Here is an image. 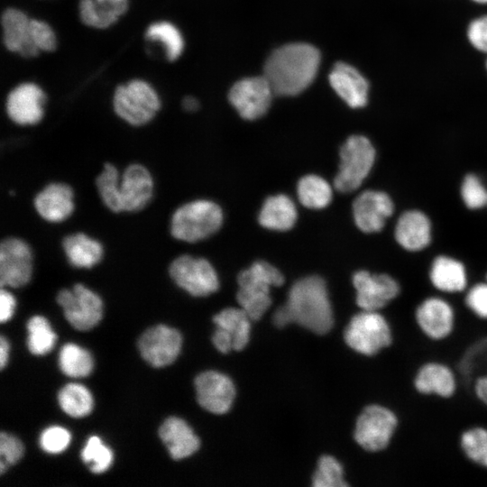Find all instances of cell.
<instances>
[{
    "instance_id": "obj_31",
    "label": "cell",
    "mask_w": 487,
    "mask_h": 487,
    "mask_svg": "<svg viewBox=\"0 0 487 487\" xmlns=\"http://www.w3.org/2000/svg\"><path fill=\"white\" fill-rule=\"evenodd\" d=\"M297 193L300 203L312 209L326 207L333 197L329 183L322 177L313 174L306 175L299 179Z\"/></svg>"
},
{
    "instance_id": "obj_52",
    "label": "cell",
    "mask_w": 487,
    "mask_h": 487,
    "mask_svg": "<svg viewBox=\"0 0 487 487\" xmlns=\"http://www.w3.org/2000/svg\"><path fill=\"white\" fill-rule=\"evenodd\" d=\"M484 372L487 373V364H486Z\"/></svg>"
},
{
    "instance_id": "obj_6",
    "label": "cell",
    "mask_w": 487,
    "mask_h": 487,
    "mask_svg": "<svg viewBox=\"0 0 487 487\" xmlns=\"http://www.w3.org/2000/svg\"><path fill=\"white\" fill-rule=\"evenodd\" d=\"M400 427V418L392 409L370 404L359 414L354 437L365 451L381 452L389 447Z\"/></svg>"
},
{
    "instance_id": "obj_37",
    "label": "cell",
    "mask_w": 487,
    "mask_h": 487,
    "mask_svg": "<svg viewBox=\"0 0 487 487\" xmlns=\"http://www.w3.org/2000/svg\"><path fill=\"white\" fill-rule=\"evenodd\" d=\"M119 180L118 170L110 162L104 164L102 171L96 178V187L103 204L114 213L122 212Z\"/></svg>"
},
{
    "instance_id": "obj_22",
    "label": "cell",
    "mask_w": 487,
    "mask_h": 487,
    "mask_svg": "<svg viewBox=\"0 0 487 487\" xmlns=\"http://www.w3.org/2000/svg\"><path fill=\"white\" fill-rule=\"evenodd\" d=\"M33 207L43 220L50 223L62 222L74 211L73 189L66 183H49L35 195Z\"/></svg>"
},
{
    "instance_id": "obj_49",
    "label": "cell",
    "mask_w": 487,
    "mask_h": 487,
    "mask_svg": "<svg viewBox=\"0 0 487 487\" xmlns=\"http://www.w3.org/2000/svg\"><path fill=\"white\" fill-rule=\"evenodd\" d=\"M9 343L4 335L0 337V367L4 369L8 361Z\"/></svg>"
},
{
    "instance_id": "obj_20",
    "label": "cell",
    "mask_w": 487,
    "mask_h": 487,
    "mask_svg": "<svg viewBox=\"0 0 487 487\" xmlns=\"http://www.w3.org/2000/svg\"><path fill=\"white\" fill-rule=\"evenodd\" d=\"M393 210L394 205L391 197L378 190H365L359 194L353 203L355 225L364 233L381 231Z\"/></svg>"
},
{
    "instance_id": "obj_17",
    "label": "cell",
    "mask_w": 487,
    "mask_h": 487,
    "mask_svg": "<svg viewBox=\"0 0 487 487\" xmlns=\"http://www.w3.org/2000/svg\"><path fill=\"white\" fill-rule=\"evenodd\" d=\"M251 320L242 308H226L215 315L212 342L216 348L223 354L244 349L249 341Z\"/></svg>"
},
{
    "instance_id": "obj_15",
    "label": "cell",
    "mask_w": 487,
    "mask_h": 487,
    "mask_svg": "<svg viewBox=\"0 0 487 487\" xmlns=\"http://www.w3.org/2000/svg\"><path fill=\"white\" fill-rule=\"evenodd\" d=\"M459 383L455 369L436 360L426 361L418 365L412 377V387L418 394L443 400L453 398Z\"/></svg>"
},
{
    "instance_id": "obj_40",
    "label": "cell",
    "mask_w": 487,
    "mask_h": 487,
    "mask_svg": "<svg viewBox=\"0 0 487 487\" xmlns=\"http://www.w3.org/2000/svg\"><path fill=\"white\" fill-rule=\"evenodd\" d=\"M343 467L334 457L324 455L318 460L317 469L313 476L315 487H345L348 484L343 477Z\"/></svg>"
},
{
    "instance_id": "obj_33",
    "label": "cell",
    "mask_w": 487,
    "mask_h": 487,
    "mask_svg": "<svg viewBox=\"0 0 487 487\" xmlns=\"http://www.w3.org/2000/svg\"><path fill=\"white\" fill-rule=\"evenodd\" d=\"M483 363L487 364V335L472 342L459 358L455 371L460 382L463 381L464 383L471 386Z\"/></svg>"
},
{
    "instance_id": "obj_12",
    "label": "cell",
    "mask_w": 487,
    "mask_h": 487,
    "mask_svg": "<svg viewBox=\"0 0 487 487\" xmlns=\"http://www.w3.org/2000/svg\"><path fill=\"white\" fill-rule=\"evenodd\" d=\"M32 273V253L29 244L19 237L10 236L0 244V285L20 288L26 285Z\"/></svg>"
},
{
    "instance_id": "obj_4",
    "label": "cell",
    "mask_w": 487,
    "mask_h": 487,
    "mask_svg": "<svg viewBox=\"0 0 487 487\" xmlns=\"http://www.w3.org/2000/svg\"><path fill=\"white\" fill-rule=\"evenodd\" d=\"M221 207L207 199H197L179 207L170 218V232L177 240L196 243L215 234L222 225Z\"/></svg>"
},
{
    "instance_id": "obj_10",
    "label": "cell",
    "mask_w": 487,
    "mask_h": 487,
    "mask_svg": "<svg viewBox=\"0 0 487 487\" xmlns=\"http://www.w3.org/2000/svg\"><path fill=\"white\" fill-rule=\"evenodd\" d=\"M57 302L62 308L66 319L78 330H89L102 318L101 298L83 284L77 283L71 289L59 291Z\"/></svg>"
},
{
    "instance_id": "obj_26",
    "label": "cell",
    "mask_w": 487,
    "mask_h": 487,
    "mask_svg": "<svg viewBox=\"0 0 487 487\" xmlns=\"http://www.w3.org/2000/svg\"><path fill=\"white\" fill-rule=\"evenodd\" d=\"M159 435L174 460H181L193 455L200 446L198 437L181 418H168L161 426Z\"/></svg>"
},
{
    "instance_id": "obj_35",
    "label": "cell",
    "mask_w": 487,
    "mask_h": 487,
    "mask_svg": "<svg viewBox=\"0 0 487 487\" xmlns=\"http://www.w3.org/2000/svg\"><path fill=\"white\" fill-rule=\"evenodd\" d=\"M59 364L64 374L73 378L86 377L93 370L91 354L75 344H67L62 346L59 355Z\"/></svg>"
},
{
    "instance_id": "obj_50",
    "label": "cell",
    "mask_w": 487,
    "mask_h": 487,
    "mask_svg": "<svg viewBox=\"0 0 487 487\" xmlns=\"http://www.w3.org/2000/svg\"><path fill=\"white\" fill-rule=\"evenodd\" d=\"M182 107L187 112H196L199 107V103L193 96H185L182 100Z\"/></svg>"
},
{
    "instance_id": "obj_28",
    "label": "cell",
    "mask_w": 487,
    "mask_h": 487,
    "mask_svg": "<svg viewBox=\"0 0 487 487\" xmlns=\"http://www.w3.org/2000/svg\"><path fill=\"white\" fill-rule=\"evenodd\" d=\"M429 280L439 291L457 293L467 287V274L464 264L448 256H438L432 262Z\"/></svg>"
},
{
    "instance_id": "obj_13",
    "label": "cell",
    "mask_w": 487,
    "mask_h": 487,
    "mask_svg": "<svg viewBox=\"0 0 487 487\" xmlns=\"http://www.w3.org/2000/svg\"><path fill=\"white\" fill-rule=\"evenodd\" d=\"M273 95L270 83L262 75L237 81L231 87L228 99L244 119L255 120L266 114Z\"/></svg>"
},
{
    "instance_id": "obj_18",
    "label": "cell",
    "mask_w": 487,
    "mask_h": 487,
    "mask_svg": "<svg viewBox=\"0 0 487 487\" xmlns=\"http://www.w3.org/2000/svg\"><path fill=\"white\" fill-rule=\"evenodd\" d=\"M154 182L151 172L140 163H132L119 180L122 212H137L144 208L153 195Z\"/></svg>"
},
{
    "instance_id": "obj_43",
    "label": "cell",
    "mask_w": 487,
    "mask_h": 487,
    "mask_svg": "<svg viewBox=\"0 0 487 487\" xmlns=\"http://www.w3.org/2000/svg\"><path fill=\"white\" fill-rule=\"evenodd\" d=\"M464 304L476 317L487 320V282L471 287L465 294Z\"/></svg>"
},
{
    "instance_id": "obj_46",
    "label": "cell",
    "mask_w": 487,
    "mask_h": 487,
    "mask_svg": "<svg viewBox=\"0 0 487 487\" xmlns=\"http://www.w3.org/2000/svg\"><path fill=\"white\" fill-rule=\"evenodd\" d=\"M23 443L15 436L2 432L0 435V455L6 464H16L23 455Z\"/></svg>"
},
{
    "instance_id": "obj_36",
    "label": "cell",
    "mask_w": 487,
    "mask_h": 487,
    "mask_svg": "<svg viewBox=\"0 0 487 487\" xmlns=\"http://www.w3.org/2000/svg\"><path fill=\"white\" fill-rule=\"evenodd\" d=\"M27 345L32 354L43 355L52 350L57 336L44 317H31L27 323Z\"/></svg>"
},
{
    "instance_id": "obj_42",
    "label": "cell",
    "mask_w": 487,
    "mask_h": 487,
    "mask_svg": "<svg viewBox=\"0 0 487 487\" xmlns=\"http://www.w3.org/2000/svg\"><path fill=\"white\" fill-rule=\"evenodd\" d=\"M70 438V434L66 428L52 426L41 434L40 446L47 453L59 454L68 447Z\"/></svg>"
},
{
    "instance_id": "obj_23",
    "label": "cell",
    "mask_w": 487,
    "mask_h": 487,
    "mask_svg": "<svg viewBox=\"0 0 487 487\" xmlns=\"http://www.w3.org/2000/svg\"><path fill=\"white\" fill-rule=\"evenodd\" d=\"M328 78L331 87L350 107L362 108L366 106L369 82L354 67L336 62Z\"/></svg>"
},
{
    "instance_id": "obj_34",
    "label": "cell",
    "mask_w": 487,
    "mask_h": 487,
    "mask_svg": "<svg viewBox=\"0 0 487 487\" xmlns=\"http://www.w3.org/2000/svg\"><path fill=\"white\" fill-rule=\"evenodd\" d=\"M61 409L73 418H82L93 409V397L90 391L78 383L65 385L58 395Z\"/></svg>"
},
{
    "instance_id": "obj_19",
    "label": "cell",
    "mask_w": 487,
    "mask_h": 487,
    "mask_svg": "<svg viewBox=\"0 0 487 487\" xmlns=\"http://www.w3.org/2000/svg\"><path fill=\"white\" fill-rule=\"evenodd\" d=\"M197 400L199 405L215 414L227 412L235 396L233 381L226 375L207 371L195 379Z\"/></svg>"
},
{
    "instance_id": "obj_24",
    "label": "cell",
    "mask_w": 487,
    "mask_h": 487,
    "mask_svg": "<svg viewBox=\"0 0 487 487\" xmlns=\"http://www.w3.org/2000/svg\"><path fill=\"white\" fill-rule=\"evenodd\" d=\"M3 42L10 51H16L24 58L35 57L39 48L30 34V19L22 11L6 8L1 16Z\"/></svg>"
},
{
    "instance_id": "obj_25",
    "label": "cell",
    "mask_w": 487,
    "mask_h": 487,
    "mask_svg": "<svg viewBox=\"0 0 487 487\" xmlns=\"http://www.w3.org/2000/svg\"><path fill=\"white\" fill-rule=\"evenodd\" d=\"M394 236L402 248L410 252L420 251L431 241L430 220L421 211H406L398 219Z\"/></svg>"
},
{
    "instance_id": "obj_38",
    "label": "cell",
    "mask_w": 487,
    "mask_h": 487,
    "mask_svg": "<svg viewBox=\"0 0 487 487\" xmlns=\"http://www.w3.org/2000/svg\"><path fill=\"white\" fill-rule=\"evenodd\" d=\"M145 38L160 41L165 49L170 61L177 60L183 50V39L179 30L170 23L162 21L150 24L145 32Z\"/></svg>"
},
{
    "instance_id": "obj_11",
    "label": "cell",
    "mask_w": 487,
    "mask_h": 487,
    "mask_svg": "<svg viewBox=\"0 0 487 487\" xmlns=\"http://www.w3.org/2000/svg\"><path fill=\"white\" fill-rule=\"evenodd\" d=\"M414 322L420 333L432 342L448 339L455 332L456 316L453 306L440 297H428L415 308Z\"/></svg>"
},
{
    "instance_id": "obj_1",
    "label": "cell",
    "mask_w": 487,
    "mask_h": 487,
    "mask_svg": "<svg viewBox=\"0 0 487 487\" xmlns=\"http://www.w3.org/2000/svg\"><path fill=\"white\" fill-rule=\"evenodd\" d=\"M292 322L319 335L332 328V308L321 277L308 276L297 280L289 291L287 302L275 311L273 323L278 327Z\"/></svg>"
},
{
    "instance_id": "obj_53",
    "label": "cell",
    "mask_w": 487,
    "mask_h": 487,
    "mask_svg": "<svg viewBox=\"0 0 487 487\" xmlns=\"http://www.w3.org/2000/svg\"><path fill=\"white\" fill-rule=\"evenodd\" d=\"M486 69H487V60H486Z\"/></svg>"
},
{
    "instance_id": "obj_21",
    "label": "cell",
    "mask_w": 487,
    "mask_h": 487,
    "mask_svg": "<svg viewBox=\"0 0 487 487\" xmlns=\"http://www.w3.org/2000/svg\"><path fill=\"white\" fill-rule=\"evenodd\" d=\"M45 95L33 83H23L12 89L6 97L8 117L19 125H33L43 116Z\"/></svg>"
},
{
    "instance_id": "obj_16",
    "label": "cell",
    "mask_w": 487,
    "mask_h": 487,
    "mask_svg": "<svg viewBox=\"0 0 487 487\" xmlns=\"http://www.w3.org/2000/svg\"><path fill=\"white\" fill-rule=\"evenodd\" d=\"M182 345L179 332L165 325L148 328L139 338L142 357L152 366L163 367L178 357Z\"/></svg>"
},
{
    "instance_id": "obj_32",
    "label": "cell",
    "mask_w": 487,
    "mask_h": 487,
    "mask_svg": "<svg viewBox=\"0 0 487 487\" xmlns=\"http://www.w3.org/2000/svg\"><path fill=\"white\" fill-rule=\"evenodd\" d=\"M458 445L464 456L470 463L487 470V427L481 425L464 429Z\"/></svg>"
},
{
    "instance_id": "obj_7",
    "label": "cell",
    "mask_w": 487,
    "mask_h": 487,
    "mask_svg": "<svg viewBox=\"0 0 487 487\" xmlns=\"http://www.w3.org/2000/svg\"><path fill=\"white\" fill-rule=\"evenodd\" d=\"M375 149L363 135H352L340 149V166L334 185L343 193L357 189L369 175L375 161Z\"/></svg>"
},
{
    "instance_id": "obj_51",
    "label": "cell",
    "mask_w": 487,
    "mask_h": 487,
    "mask_svg": "<svg viewBox=\"0 0 487 487\" xmlns=\"http://www.w3.org/2000/svg\"><path fill=\"white\" fill-rule=\"evenodd\" d=\"M471 1L479 5H487V0H471Z\"/></svg>"
},
{
    "instance_id": "obj_54",
    "label": "cell",
    "mask_w": 487,
    "mask_h": 487,
    "mask_svg": "<svg viewBox=\"0 0 487 487\" xmlns=\"http://www.w3.org/2000/svg\"><path fill=\"white\" fill-rule=\"evenodd\" d=\"M486 282H487V274H486Z\"/></svg>"
},
{
    "instance_id": "obj_39",
    "label": "cell",
    "mask_w": 487,
    "mask_h": 487,
    "mask_svg": "<svg viewBox=\"0 0 487 487\" xmlns=\"http://www.w3.org/2000/svg\"><path fill=\"white\" fill-rule=\"evenodd\" d=\"M81 458L92 473H102L111 466L114 455L98 436H92L82 449Z\"/></svg>"
},
{
    "instance_id": "obj_5",
    "label": "cell",
    "mask_w": 487,
    "mask_h": 487,
    "mask_svg": "<svg viewBox=\"0 0 487 487\" xmlns=\"http://www.w3.org/2000/svg\"><path fill=\"white\" fill-rule=\"evenodd\" d=\"M345 341L355 352L372 356L391 346L394 335L390 322L379 311L362 310L354 315L344 334Z\"/></svg>"
},
{
    "instance_id": "obj_55",
    "label": "cell",
    "mask_w": 487,
    "mask_h": 487,
    "mask_svg": "<svg viewBox=\"0 0 487 487\" xmlns=\"http://www.w3.org/2000/svg\"><path fill=\"white\" fill-rule=\"evenodd\" d=\"M486 206H487V201H486Z\"/></svg>"
},
{
    "instance_id": "obj_29",
    "label": "cell",
    "mask_w": 487,
    "mask_h": 487,
    "mask_svg": "<svg viewBox=\"0 0 487 487\" xmlns=\"http://www.w3.org/2000/svg\"><path fill=\"white\" fill-rule=\"evenodd\" d=\"M79 18L87 26L104 29L115 23L128 9V0H80Z\"/></svg>"
},
{
    "instance_id": "obj_2",
    "label": "cell",
    "mask_w": 487,
    "mask_h": 487,
    "mask_svg": "<svg viewBox=\"0 0 487 487\" xmlns=\"http://www.w3.org/2000/svg\"><path fill=\"white\" fill-rule=\"evenodd\" d=\"M319 51L308 43L294 42L276 49L267 59L263 76L278 96H295L315 79Z\"/></svg>"
},
{
    "instance_id": "obj_14",
    "label": "cell",
    "mask_w": 487,
    "mask_h": 487,
    "mask_svg": "<svg viewBox=\"0 0 487 487\" xmlns=\"http://www.w3.org/2000/svg\"><path fill=\"white\" fill-rule=\"evenodd\" d=\"M356 304L362 310L380 311L400 293L399 282L389 274L361 270L353 276Z\"/></svg>"
},
{
    "instance_id": "obj_9",
    "label": "cell",
    "mask_w": 487,
    "mask_h": 487,
    "mask_svg": "<svg viewBox=\"0 0 487 487\" xmlns=\"http://www.w3.org/2000/svg\"><path fill=\"white\" fill-rule=\"evenodd\" d=\"M169 273L179 287L195 297L208 296L219 287L214 267L201 257L179 255L170 262Z\"/></svg>"
},
{
    "instance_id": "obj_8",
    "label": "cell",
    "mask_w": 487,
    "mask_h": 487,
    "mask_svg": "<svg viewBox=\"0 0 487 487\" xmlns=\"http://www.w3.org/2000/svg\"><path fill=\"white\" fill-rule=\"evenodd\" d=\"M115 113L129 124L141 126L149 123L161 107L156 92L145 81L133 79L118 85L113 98Z\"/></svg>"
},
{
    "instance_id": "obj_27",
    "label": "cell",
    "mask_w": 487,
    "mask_h": 487,
    "mask_svg": "<svg viewBox=\"0 0 487 487\" xmlns=\"http://www.w3.org/2000/svg\"><path fill=\"white\" fill-rule=\"evenodd\" d=\"M61 246L69 263L76 268L90 269L99 263L104 255L101 243L82 232L66 235Z\"/></svg>"
},
{
    "instance_id": "obj_3",
    "label": "cell",
    "mask_w": 487,
    "mask_h": 487,
    "mask_svg": "<svg viewBox=\"0 0 487 487\" xmlns=\"http://www.w3.org/2000/svg\"><path fill=\"white\" fill-rule=\"evenodd\" d=\"M237 282V302L252 320H258L271 304V287L281 286L284 276L271 263L257 261L238 274Z\"/></svg>"
},
{
    "instance_id": "obj_48",
    "label": "cell",
    "mask_w": 487,
    "mask_h": 487,
    "mask_svg": "<svg viewBox=\"0 0 487 487\" xmlns=\"http://www.w3.org/2000/svg\"><path fill=\"white\" fill-rule=\"evenodd\" d=\"M470 387L476 400L487 408V373H479Z\"/></svg>"
},
{
    "instance_id": "obj_44",
    "label": "cell",
    "mask_w": 487,
    "mask_h": 487,
    "mask_svg": "<svg viewBox=\"0 0 487 487\" xmlns=\"http://www.w3.org/2000/svg\"><path fill=\"white\" fill-rule=\"evenodd\" d=\"M30 34L39 50L45 51H55L56 37L51 26L42 21L30 19Z\"/></svg>"
},
{
    "instance_id": "obj_47",
    "label": "cell",
    "mask_w": 487,
    "mask_h": 487,
    "mask_svg": "<svg viewBox=\"0 0 487 487\" xmlns=\"http://www.w3.org/2000/svg\"><path fill=\"white\" fill-rule=\"evenodd\" d=\"M15 299L12 293L4 288L0 290V321L2 323L8 321L14 311Z\"/></svg>"
},
{
    "instance_id": "obj_45",
    "label": "cell",
    "mask_w": 487,
    "mask_h": 487,
    "mask_svg": "<svg viewBox=\"0 0 487 487\" xmlns=\"http://www.w3.org/2000/svg\"><path fill=\"white\" fill-rule=\"evenodd\" d=\"M466 36L475 50L487 53V14L475 17L469 23Z\"/></svg>"
},
{
    "instance_id": "obj_41",
    "label": "cell",
    "mask_w": 487,
    "mask_h": 487,
    "mask_svg": "<svg viewBox=\"0 0 487 487\" xmlns=\"http://www.w3.org/2000/svg\"><path fill=\"white\" fill-rule=\"evenodd\" d=\"M461 197L470 209H479L486 206L487 189L474 174H468L461 186Z\"/></svg>"
},
{
    "instance_id": "obj_30",
    "label": "cell",
    "mask_w": 487,
    "mask_h": 487,
    "mask_svg": "<svg viewBox=\"0 0 487 487\" xmlns=\"http://www.w3.org/2000/svg\"><path fill=\"white\" fill-rule=\"evenodd\" d=\"M258 220L264 228L287 231L296 223V206L292 199L284 194L271 196L265 199Z\"/></svg>"
}]
</instances>
